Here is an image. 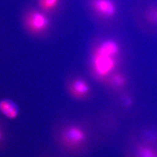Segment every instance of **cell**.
<instances>
[{
	"mask_svg": "<svg viewBox=\"0 0 157 157\" xmlns=\"http://www.w3.org/2000/svg\"><path fill=\"white\" fill-rule=\"evenodd\" d=\"M146 19L149 22L152 24H157V7H151L146 10Z\"/></svg>",
	"mask_w": 157,
	"mask_h": 157,
	"instance_id": "10",
	"label": "cell"
},
{
	"mask_svg": "<svg viewBox=\"0 0 157 157\" xmlns=\"http://www.w3.org/2000/svg\"><path fill=\"white\" fill-rule=\"evenodd\" d=\"M0 113L7 119L14 120L18 117L19 111L14 102L6 99L0 101Z\"/></svg>",
	"mask_w": 157,
	"mask_h": 157,
	"instance_id": "6",
	"label": "cell"
},
{
	"mask_svg": "<svg viewBox=\"0 0 157 157\" xmlns=\"http://www.w3.org/2000/svg\"><path fill=\"white\" fill-rule=\"evenodd\" d=\"M93 6L98 13L106 17H113L116 12L114 3L111 0H95Z\"/></svg>",
	"mask_w": 157,
	"mask_h": 157,
	"instance_id": "5",
	"label": "cell"
},
{
	"mask_svg": "<svg viewBox=\"0 0 157 157\" xmlns=\"http://www.w3.org/2000/svg\"><path fill=\"white\" fill-rule=\"evenodd\" d=\"M59 0H38L39 7L44 12L48 13L56 8Z\"/></svg>",
	"mask_w": 157,
	"mask_h": 157,
	"instance_id": "8",
	"label": "cell"
},
{
	"mask_svg": "<svg viewBox=\"0 0 157 157\" xmlns=\"http://www.w3.org/2000/svg\"><path fill=\"white\" fill-rule=\"evenodd\" d=\"M68 91L71 96L76 100L86 99L90 93L89 86L82 78H76L69 84Z\"/></svg>",
	"mask_w": 157,
	"mask_h": 157,
	"instance_id": "4",
	"label": "cell"
},
{
	"mask_svg": "<svg viewBox=\"0 0 157 157\" xmlns=\"http://www.w3.org/2000/svg\"><path fill=\"white\" fill-rule=\"evenodd\" d=\"M94 60V66L96 73L100 76H107L114 67V57L96 53Z\"/></svg>",
	"mask_w": 157,
	"mask_h": 157,
	"instance_id": "3",
	"label": "cell"
},
{
	"mask_svg": "<svg viewBox=\"0 0 157 157\" xmlns=\"http://www.w3.org/2000/svg\"><path fill=\"white\" fill-rule=\"evenodd\" d=\"M111 85L115 89L119 90L125 85V79L124 76L121 74H115L111 77Z\"/></svg>",
	"mask_w": 157,
	"mask_h": 157,
	"instance_id": "9",
	"label": "cell"
},
{
	"mask_svg": "<svg viewBox=\"0 0 157 157\" xmlns=\"http://www.w3.org/2000/svg\"><path fill=\"white\" fill-rule=\"evenodd\" d=\"M5 132L3 128L0 124V147L4 142Z\"/></svg>",
	"mask_w": 157,
	"mask_h": 157,
	"instance_id": "11",
	"label": "cell"
},
{
	"mask_svg": "<svg viewBox=\"0 0 157 157\" xmlns=\"http://www.w3.org/2000/svg\"><path fill=\"white\" fill-rule=\"evenodd\" d=\"M119 50V47L116 43L109 40L105 41L100 45L96 53L115 57L118 54Z\"/></svg>",
	"mask_w": 157,
	"mask_h": 157,
	"instance_id": "7",
	"label": "cell"
},
{
	"mask_svg": "<svg viewBox=\"0 0 157 157\" xmlns=\"http://www.w3.org/2000/svg\"><path fill=\"white\" fill-rule=\"evenodd\" d=\"M23 23L30 34L40 35L46 32L50 26V21L44 13L36 10L27 13L23 18Z\"/></svg>",
	"mask_w": 157,
	"mask_h": 157,
	"instance_id": "2",
	"label": "cell"
},
{
	"mask_svg": "<svg viewBox=\"0 0 157 157\" xmlns=\"http://www.w3.org/2000/svg\"><path fill=\"white\" fill-rule=\"evenodd\" d=\"M60 146L67 152H77L87 144L88 137L83 127L77 124L65 125L60 129L57 137Z\"/></svg>",
	"mask_w": 157,
	"mask_h": 157,
	"instance_id": "1",
	"label": "cell"
}]
</instances>
